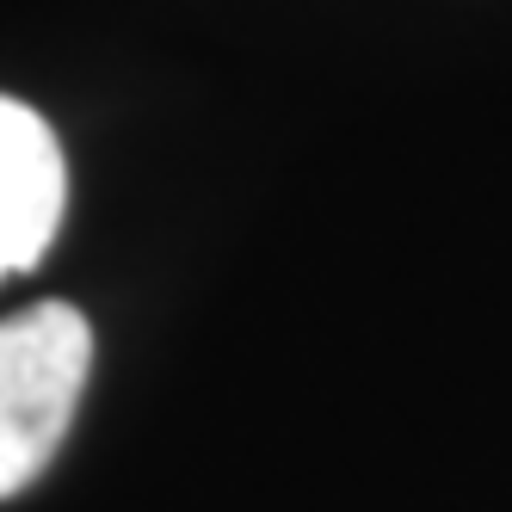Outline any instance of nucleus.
<instances>
[{"label":"nucleus","instance_id":"nucleus-1","mask_svg":"<svg viewBox=\"0 0 512 512\" xmlns=\"http://www.w3.org/2000/svg\"><path fill=\"white\" fill-rule=\"evenodd\" d=\"M93 377V327L75 303H31L0 321V500L56 463Z\"/></svg>","mask_w":512,"mask_h":512},{"label":"nucleus","instance_id":"nucleus-2","mask_svg":"<svg viewBox=\"0 0 512 512\" xmlns=\"http://www.w3.org/2000/svg\"><path fill=\"white\" fill-rule=\"evenodd\" d=\"M68 204V167L56 130L25 99L0 93V284L50 253Z\"/></svg>","mask_w":512,"mask_h":512}]
</instances>
